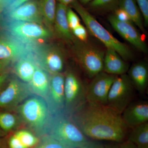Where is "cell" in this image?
Instances as JSON below:
<instances>
[{
  "mask_svg": "<svg viewBox=\"0 0 148 148\" xmlns=\"http://www.w3.org/2000/svg\"><path fill=\"white\" fill-rule=\"evenodd\" d=\"M75 121L86 137L96 140L121 143L129 129L121 114L107 105L88 103Z\"/></svg>",
  "mask_w": 148,
  "mask_h": 148,
  "instance_id": "obj_1",
  "label": "cell"
},
{
  "mask_svg": "<svg viewBox=\"0 0 148 148\" xmlns=\"http://www.w3.org/2000/svg\"><path fill=\"white\" fill-rule=\"evenodd\" d=\"M69 6L79 14L89 33L103 43L107 49L115 51L125 61L132 58V52L129 47L105 29L77 0H75Z\"/></svg>",
  "mask_w": 148,
  "mask_h": 148,
  "instance_id": "obj_2",
  "label": "cell"
},
{
  "mask_svg": "<svg viewBox=\"0 0 148 148\" xmlns=\"http://www.w3.org/2000/svg\"><path fill=\"white\" fill-rule=\"evenodd\" d=\"M18 111L24 121L38 136L47 135L51 115L44 98L32 94L21 103Z\"/></svg>",
  "mask_w": 148,
  "mask_h": 148,
  "instance_id": "obj_3",
  "label": "cell"
},
{
  "mask_svg": "<svg viewBox=\"0 0 148 148\" xmlns=\"http://www.w3.org/2000/svg\"><path fill=\"white\" fill-rule=\"evenodd\" d=\"M47 134L69 148H80L88 140L77 124L61 114L51 115Z\"/></svg>",
  "mask_w": 148,
  "mask_h": 148,
  "instance_id": "obj_4",
  "label": "cell"
},
{
  "mask_svg": "<svg viewBox=\"0 0 148 148\" xmlns=\"http://www.w3.org/2000/svg\"><path fill=\"white\" fill-rule=\"evenodd\" d=\"M0 27L11 36L28 43H38L40 40L47 39L53 36L51 32L43 25L20 21L8 20L1 17Z\"/></svg>",
  "mask_w": 148,
  "mask_h": 148,
  "instance_id": "obj_5",
  "label": "cell"
},
{
  "mask_svg": "<svg viewBox=\"0 0 148 148\" xmlns=\"http://www.w3.org/2000/svg\"><path fill=\"white\" fill-rule=\"evenodd\" d=\"M74 45L75 55L79 64L88 78L92 79L103 71L105 53L86 42L76 41Z\"/></svg>",
  "mask_w": 148,
  "mask_h": 148,
  "instance_id": "obj_6",
  "label": "cell"
},
{
  "mask_svg": "<svg viewBox=\"0 0 148 148\" xmlns=\"http://www.w3.org/2000/svg\"><path fill=\"white\" fill-rule=\"evenodd\" d=\"M135 90L127 74L117 76L109 91L107 106L121 114L132 102Z\"/></svg>",
  "mask_w": 148,
  "mask_h": 148,
  "instance_id": "obj_7",
  "label": "cell"
},
{
  "mask_svg": "<svg viewBox=\"0 0 148 148\" xmlns=\"http://www.w3.org/2000/svg\"><path fill=\"white\" fill-rule=\"evenodd\" d=\"M37 43L24 42L2 30L0 31V59L16 62L24 57L34 56Z\"/></svg>",
  "mask_w": 148,
  "mask_h": 148,
  "instance_id": "obj_8",
  "label": "cell"
},
{
  "mask_svg": "<svg viewBox=\"0 0 148 148\" xmlns=\"http://www.w3.org/2000/svg\"><path fill=\"white\" fill-rule=\"evenodd\" d=\"M34 56L38 66L49 74L61 73L64 69V53L58 47L37 43Z\"/></svg>",
  "mask_w": 148,
  "mask_h": 148,
  "instance_id": "obj_9",
  "label": "cell"
},
{
  "mask_svg": "<svg viewBox=\"0 0 148 148\" xmlns=\"http://www.w3.org/2000/svg\"><path fill=\"white\" fill-rule=\"evenodd\" d=\"M117 76L104 71L96 75L86 89V101L91 104L107 105L109 91Z\"/></svg>",
  "mask_w": 148,
  "mask_h": 148,
  "instance_id": "obj_10",
  "label": "cell"
},
{
  "mask_svg": "<svg viewBox=\"0 0 148 148\" xmlns=\"http://www.w3.org/2000/svg\"><path fill=\"white\" fill-rule=\"evenodd\" d=\"M86 90L76 74L71 71L67 73L65 76L64 84L65 109L73 110L84 104L86 101Z\"/></svg>",
  "mask_w": 148,
  "mask_h": 148,
  "instance_id": "obj_11",
  "label": "cell"
},
{
  "mask_svg": "<svg viewBox=\"0 0 148 148\" xmlns=\"http://www.w3.org/2000/svg\"><path fill=\"white\" fill-rule=\"evenodd\" d=\"M65 76L61 73L50 76L49 88L45 100L51 115L61 114L65 109Z\"/></svg>",
  "mask_w": 148,
  "mask_h": 148,
  "instance_id": "obj_12",
  "label": "cell"
},
{
  "mask_svg": "<svg viewBox=\"0 0 148 148\" xmlns=\"http://www.w3.org/2000/svg\"><path fill=\"white\" fill-rule=\"evenodd\" d=\"M32 94L28 84L13 79L0 93V108H8L18 106Z\"/></svg>",
  "mask_w": 148,
  "mask_h": 148,
  "instance_id": "obj_13",
  "label": "cell"
},
{
  "mask_svg": "<svg viewBox=\"0 0 148 148\" xmlns=\"http://www.w3.org/2000/svg\"><path fill=\"white\" fill-rule=\"evenodd\" d=\"M1 14L3 18L8 20L34 22L43 25L38 0L28 1L12 10L1 12Z\"/></svg>",
  "mask_w": 148,
  "mask_h": 148,
  "instance_id": "obj_14",
  "label": "cell"
},
{
  "mask_svg": "<svg viewBox=\"0 0 148 148\" xmlns=\"http://www.w3.org/2000/svg\"><path fill=\"white\" fill-rule=\"evenodd\" d=\"M108 19L112 27L124 39L143 53H147L145 40L132 23L119 21L114 14H110Z\"/></svg>",
  "mask_w": 148,
  "mask_h": 148,
  "instance_id": "obj_15",
  "label": "cell"
},
{
  "mask_svg": "<svg viewBox=\"0 0 148 148\" xmlns=\"http://www.w3.org/2000/svg\"><path fill=\"white\" fill-rule=\"evenodd\" d=\"M125 123L133 128L148 121V103L147 101L132 102L121 114Z\"/></svg>",
  "mask_w": 148,
  "mask_h": 148,
  "instance_id": "obj_16",
  "label": "cell"
},
{
  "mask_svg": "<svg viewBox=\"0 0 148 148\" xmlns=\"http://www.w3.org/2000/svg\"><path fill=\"white\" fill-rule=\"evenodd\" d=\"M130 65L115 51L107 49L103 62V71L115 75L126 74Z\"/></svg>",
  "mask_w": 148,
  "mask_h": 148,
  "instance_id": "obj_17",
  "label": "cell"
},
{
  "mask_svg": "<svg viewBox=\"0 0 148 148\" xmlns=\"http://www.w3.org/2000/svg\"><path fill=\"white\" fill-rule=\"evenodd\" d=\"M127 75L135 90L140 93L145 92L148 84V66L144 61H140L130 67Z\"/></svg>",
  "mask_w": 148,
  "mask_h": 148,
  "instance_id": "obj_18",
  "label": "cell"
},
{
  "mask_svg": "<svg viewBox=\"0 0 148 148\" xmlns=\"http://www.w3.org/2000/svg\"><path fill=\"white\" fill-rule=\"evenodd\" d=\"M68 7V6L57 3L53 29L61 38L71 42L74 41L75 37L72 34L67 21L66 13Z\"/></svg>",
  "mask_w": 148,
  "mask_h": 148,
  "instance_id": "obj_19",
  "label": "cell"
},
{
  "mask_svg": "<svg viewBox=\"0 0 148 148\" xmlns=\"http://www.w3.org/2000/svg\"><path fill=\"white\" fill-rule=\"evenodd\" d=\"M50 76L47 72L38 67L28 84L32 94L45 99L49 88Z\"/></svg>",
  "mask_w": 148,
  "mask_h": 148,
  "instance_id": "obj_20",
  "label": "cell"
},
{
  "mask_svg": "<svg viewBox=\"0 0 148 148\" xmlns=\"http://www.w3.org/2000/svg\"><path fill=\"white\" fill-rule=\"evenodd\" d=\"M38 67L34 56H30L16 61L14 66V72L21 81L29 83Z\"/></svg>",
  "mask_w": 148,
  "mask_h": 148,
  "instance_id": "obj_21",
  "label": "cell"
},
{
  "mask_svg": "<svg viewBox=\"0 0 148 148\" xmlns=\"http://www.w3.org/2000/svg\"><path fill=\"white\" fill-rule=\"evenodd\" d=\"M119 8L124 10L132 22L145 32L143 17L135 0H119Z\"/></svg>",
  "mask_w": 148,
  "mask_h": 148,
  "instance_id": "obj_22",
  "label": "cell"
},
{
  "mask_svg": "<svg viewBox=\"0 0 148 148\" xmlns=\"http://www.w3.org/2000/svg\"><path fill=\"white\" fill-rule=\"evenodd\" d=\"M39 5L44 24L48 29L53 32L56 12V0H38Z\"/></svg>",
  "mask_w": 148,
  "mask_h": 148,
  "instance_id": "obj_23",
  "label": "cell"
},
{
  "mask_svg": "<svg viewBox=\"0 0 148 148\" xmlns=\"http://www.w3.org/2000/svg\"><path fill=\"white\" fill-rule=\"evenodd\" d=\"M127 140L138 147L148 146V122L132 128Z\"/></svg>",
  "mask_w": 148,
  "mask_h": 148,
  "instance_id": "obj_24",
  "label": "cell"
},
{
  "mask_svg": "<svg viewBox=\"0 0 148 148\" xmlns=\"http://www.w3.org/2000/svg\"><path fill=\"white\" fill-rule=\"evenodd\" d=\"M119 0H92L87 5L90 10L104 12L114 11L119 8Z\"/></svg>",
  "mask_w": 148,
  "mask_h": 148,
  "instance_id": "obj_25",
  "label": "cell"
},
{
  "mask_svg": "<svg viewBox=\"0 0 148 148\" xmlns=\"http://www.w3.org/2000/svg\"><path fill=\"white\" fill-rule=\"evenodd\" d=\"M17 120L14 115L7 112H0V127L5 131H9L14 128Z\"/></svg>",
  "mask_w": 148,
  "mask_h": 148,
  "instance_id": "obj_26",
  "label": "cell"
},
{
  "mask_svg": "<svg viewBox=\"0 0 148 148\" xmlns=\"http://www.w3.org/2000/svg\"><path fill=\"white\" fill-rule=\"evenodd\" d=\"M21 141V143L29 148L34 147L38 144V139L34 135L29 131L21 130L18 131L14 134Z\"/></svg>",
  "mask_w": 148,
  "mask_h": 148,
  "instance_id": "obj_27",
  "label": "cell"
},
{
  "mask_svg": "<svg viewBox=\"0 0 148 148\" xmlns=\"http://www.w3.org/2000/svg\"><path fill=\"white\" fill-rule=\"evenodd\" d=\"M35 148H69L57 140L49 136H43L40 143Z\"/></svg>",
  "mask_w": 148,
  "mask_h": 148,
  "instance_id": "obj_28",
  "label": "cell"
},
{
  "mask_svg": "<svg viewBox=\"0 0 148 148\" xmlns=\"http://www.w3.org/2000/svg\"><path fill=\"white\" fill-rule=\"evenodd\" d=\"M67 21L71 31L80 24V19L71 8L68 6L67 13Z\"/></svg>",
  "mask_w": 148,
  "mask_h": 148,
  "instance_id": "obj_29",
  "label": "cell"
},
{
  "mask_svg": "<svg viewBox=\"0 0 148 148\" xmlns=\"http://www.w3.org/2000/svg\"><path fill=\"white\" fill-rule=\"evenodd\" d=\"M143 19L145 27L148 26V0H135Z\"/></svg>",
  "mask_w": 148,
  "mask_h": 148,
  "instance_id": "obj_30",
  "label": "cell"
},
{
  "mask_svg": "<svg viewBox=\"0 0 148 148\" xmlns=\"http://www.w3.org/2000/svg\"><path fill=\"white\" fill-rule=\"evenodd\" d=\"M74 37L81 41L86 42L88 39L87 30L82 24L79 25L71 30Z\"/></svg>",
  "mask_w": 148,
  "mask_h": 148,
  "instance_id": "obj_31",
  "label": "cell"
},
{
  "mask_svg": "<svg viewBox=\"0 0 148 148\" xmlns=\"http://www.w3.org/2000/svg\"><path fill=\"white\" fill-rule=\"evenodd\" d=\"M113 14L119 20L124 22H131L132 21L126 12L123 10L118 8L114 11Z\"/></svg>",
  "mask_w": 148,
  "mask_h": 148,
  "instance_id": "obj_32",
  "label": "cell"
},
{
  "mask_svg": "<svg viewBox=\"0 0 148 148\" xmlns=\"http://www.w3.org/2000/svg\"><path fill=\"white\" fill-rule=\"evenodd\" d=\"M8 144L10 148H28L21 143L15 135H12L10 138Z\"/></svg>",
  "mask_w": 148,
  "mask_h": 148,
  "instance_id": "obj_33",
  "label": "cell"
},
{
  "mask_svg": "<svg viewBox=\"0 0 148 148\" xmlns=\"http://www.w3.org/2000/svg\"><path fill=\"white\" fill-rule=\"evenodd\" d=\"M107 148H138L137 146L129 140L117 143L116 144L106 147Z\"/></svg>",
  "mask_w": 148,
  "mask_h": 148,
  "instance_id": "obj_34",
  "label": "cell"
},
{
  "mask_svg": "<svg viewBox=\"0 0 148 148\" xmlns=\"http://www.w3.org/2000/svg\"><path fill=\"white\" fill-rule=\"evenodd\" d=\"M30 1H31V0H15L13 3H12L8 7L2 12H8L12 10L21 5L24 3Z\"/></svg>",
  "mask_w": 148,
  "mask_h": 148,
  "instance_id": "obj_35",
  "label": "cell"
},
{
  "mask_svg": "<svg viewBox=\"0 0 148 148\" xmlns=\"http://www.w3.org/2000/svg\"><path fill=\"white\" fill-rule=\"evenodd\" d=\"M80 148H107L99 143L88 141L87 143Z\"/></svg>",
  "mask_w": 148,
  "mask_h": 148,
  "instance_id": "obj_36",
  "label": "cell"
},
{
  "mask_svg": "<svg viewBox=\"0 0 148 148\" xmlns=\"http://www.w3.org/2000/svg\"><path fill=\"white\" fill-rule=\"evenodd\" d=\"M15 0H0V13L2 12L8 7Z\"/></svg>",
  "mask_w": 148,
  "mask_h": 148,
  "instance_id": "obj_37",
  "label": "cell"
},
{
  "mask_svg": "<svg viewBox=\"0 0 148 148\" xmlns=\"http://www.w3.org/2000/svg\"><path fill=\"white\" fill-rule=\"evenodd\" d=\"M8 75L7 73H3L0 75V88L7 79Z\"/></svg>",
  "mask_w": 148,
  "mask_h": 148,
  "instance_id": "obj_38",
  "label": "cell"
},
{
  "mask_svg": "<svg viewBox=\"0 0 148 148\" xmlns=\"http://www.w3.org/2000/svg\"><path fill=\"white\" fill-rule=\"evenodd\" d=\"M10 62L6 60H1L0 59V72L5 69L7 66H8Z\"/></svg>",
  "mask_w": 148,
  "mask_h": 148,
  "instance_id": "obj_39",
  "label": "cell"
},
{
  "mask_svg": "<svg viewBox=\"0 0 148 148\" xmlns=\"http://www.w3.org/2000/svg\"><path fill=\"white\" fill-rule=\"evenodd\" d=\"M57 1H58V3L69 6L75 1V0H57Z\"/></svg>",
  "mask_w": 148,
  "mask_h": 148,
  "instance_id": "obj_40",
  "label": "cell"
},
{
  "mask_svg": "<svg viewBox=\"0 0 148 148\" xmlns=\"http://www.w3.org/2000/svg\"><path fill=\"white\" fill-rule=\"evenodd\" d=\"M80 3V4L83 6L87 5L92 0H77Z\"/></svg>",
  "mask_w": 148,
  "mask_h": 148,
  "instance_id": "obj_41",
  "label": "cell"
},
{
  "mask_svg": "<svg viewBox=\"0 0 148 148\" xmlns=\"http://www.w3.org/2000/svg\"><path fill=\"white\" fill-rule=\"evenodd\" d=\"M138 148H148V146H143V147H138Z\"/></svg>",
  "mask_w": 148,
  "mask_h": 148,
  "instance_id": "obj_42",
  "label": "cell"
},
{
  "mask_svg": "<svg viewBox=\"0 0 148 148\" xmlns=\"http://www.w3.org/2000/svg\"><path fill=\"white\" fill-rule=\"evenodd\" d=\"M1 13H0V19H1Z\"/></svg>",
  "mask_w": 148,
  "mask_h": 148,
  "instance_id": "obj_43",
  "label": "cell"
},
{
  "mask_svg": "<svg viewBox=\"0 0 148 148\" xmlns=\"http://www.w3.org/2000/svg\"><path fill=\"white\" fill-rule=\"evenodd\" d=\"M0 135H1V131H0Z\"/></svg>",
  "mask_w": 148,
  "mask_h": 148,
  "instance_id": "obj_44",
  "label": "cell"
}]
</instances>
